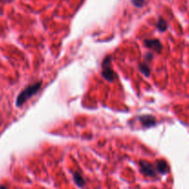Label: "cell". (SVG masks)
<instances>
[{"instance_id": "6da1fadb", "label": "cell", "mask_w": 189, "mask_h": 189, "mask_svg": "<svg viewBox=\"0 0 189 189\" xmlns=\"http://www.w3.org/2000/svg\"><path fill=\"white\" fill-rule=\"evenodd\" d=\"M41 82H36L33 83L30 86H28L26 89H24L18 96L16 100V104L17 106H22L29 99H30L33 95H35L41 89Z\"/></svg>"}, {"instance_id": "7a4b0ae2", "label": "cell", "mask_w": 189, "mask_h": 189, "mask_svg": "<svg viewBox=\"0 0 189 189\" xmlns=\"http://www.w3.org/2000/svg\"><path fill=\"white\" fill-rule=\"evenodd\" d=\"M111 60V56H106L101 63V76L108 81H112L116 77V75L112 68Z\"/></svg>"}, {"instance_id": "3957f363", "label": "cell", "mask_w": 189, "mask_h": 189, "mask_svg": "<svg viewBox=\"0 0 189 189\" xmlns=\"http://www.w3.org/2000/svg\"><path fill=\"white\" fill-rule=\"evenodd\" d=\"M139 167H140V171L146 176L155 177L157 174V171H156V168L154 167V165L147 160H141L139 162Z\"/></svg>"}, {"instance_id": "277c9868", "label": "cell", "mask_w": 189, "mask_h": 189, "mask_svg": "<svg viewBox=\"0 0 189 189\" xmlns=\"http://www.w3.org/2000/svg\"><path fill=\"white\" fill-rule=\"evenodd\" d=\"M144 45L150 50H153L157 53H160L162 45L158 39H147L144 41Z\"/></svg>"}, {"instance_id": "5b68a950", "label": "cell", "mask_w": 189, "mask_h": 189, "mask_svg": "<svg viewBox=\"0 0 189 189\" xmlns=\"http://www.w3.org/2000/svg\"><path fill=\"white\" fill-rule=\"evenodd\" d=\"M138 120L142 124V125L146 127H151L156 124V119L152 115H140L138 116Z\"/></svg>"}, {"instance_id": "8992f818", "label": "cell", "mask_w": 189, "mask_h": 189, "mask_svg": "<svg viewBox=\"0 0 189 189\" xmlns=\"http://www.w3.org/2000/svg\"><path fill=\"white\" fill-rule=\"evenodd\" d=\"M156 171H159V173L161 174H165L168 172L169 171V166H168V163L163 160V159H159L156 162Z\"/></svg>"}, {"instance_id": "52a82bcc", "label": "cell", "mask_w": 189, "mask_h": 189, "mask_svg": "<svg viewBox=\"0 0 189 189\" xmlns=\"http://www.w3.org/2000/svg\"><path fill=\"white\" fill-rule=\"evenodd\" d=\"M73 177L77 185H78L79 187H83L85 185V180L79 172H73Z\"/></svg>"}, {"instance_id": "ba28073f", "label": "cell", "mask_w": 189, "mask_h": 189, "mask_svg": "<svg viewBox=\"0 0 189 189\" xmlns=\"http://www.w3.org/2000/svg\"><path fill=\"white\" fill-rule=\"evenodd\" d=\"M138 67H139V70L141 71V73H143V74H144L145 76H147V77L149 76V74H150V69H149V67L147 65L146 63H140L139 65H138Z\"/></svg>"}, {"instance_id": "9c48e42d", "label": "cell", "mask_w": 189, "mask_h": 189, "mask_svg": "<svg viewBox=\"0 0 189 189\" xmlns=\"http://www.w3.org/2000/svg\"><path fill=\"white\" fill-rule=\"evenodd\" d=\"M157 27L160 31H165L167 30V22L163 18H159L157 23Z\"/></svg>"}, {"instance_id": "30bf717a", "label": "cell", "mask_w": 189, "mask_h": 189, "mask_svg": "<svg viewBox=\"0 0 189 189\" xmlns=\"http://www.w3.org/2000/svg\"><path fill=\"white\" fill-rule=\"evenodd\" d=\"M144 2H145V0H132L133 5H135L136 6H138V7H141L144 5Z\"/></svg>"}, {"instance_id": "8fae6325", "label": "cell", "mask_w": 189, "mask_h": 189, "mask_svg": "<svg viewBox=\"0 0 189 189\" xmlns=\"http://www.w3.org/2000/svg\"><path fill=\"white\" fill-rule=\"evenodd\" d=\"M0 189H6L5 186H0Z\"/></svg>"}]
</instances>
